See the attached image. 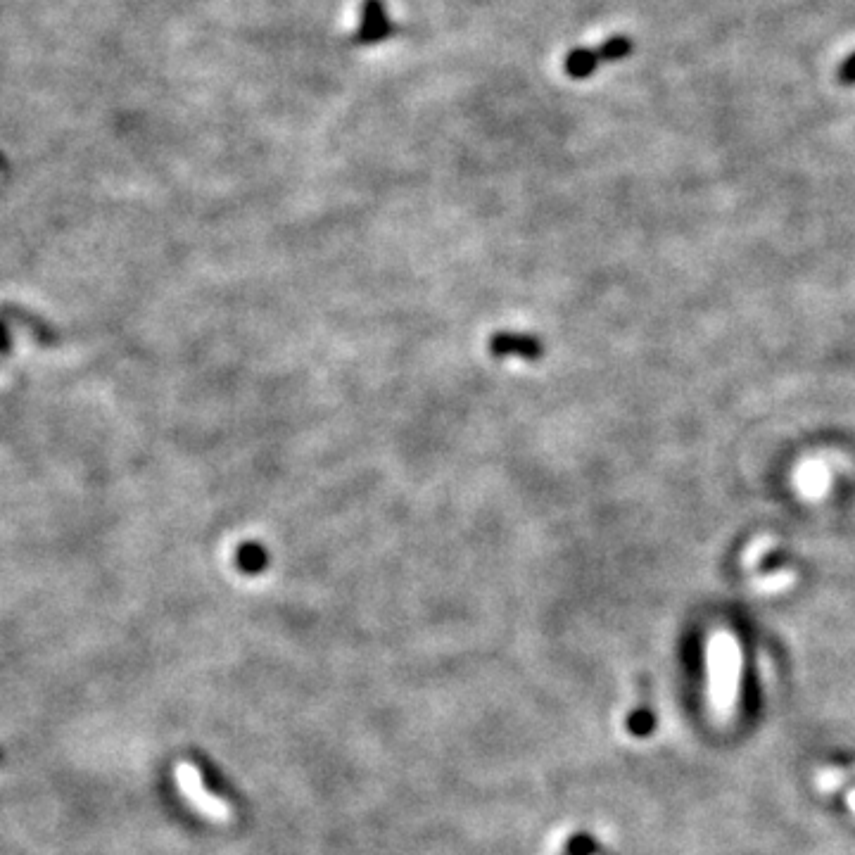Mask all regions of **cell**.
<instances>
[{
  "label": "cell",
  "mask_w": 855,
  "mask_h": 855,
  "mask_svg": "<svg viewBox=\"0 0 855 855\" xmlns=\"http://www.w3.org/2000/svg\"><path fill=\"white\" fill-rule=\"evenodd\" d=\"M392 31H395V27H392V19L383 0H364V5H361V22L357 34H354V41L361 43V46H376V43L388 41Z\"/></svg>",
  "instance_id": "obj_2"
},
{
  "label": "cell",
  "mask_w": 855,
  "mask_h": 855,
  "mask_svg": "<svg viewBox=\"0 0 855 855\" xmlns=\"http://www.w3.org/2000/svg\"><path fill=\"white\" fill-rule=\"evenodd\" d=\"M176 782H179L181 794L186 796V801L198 810V813L217 822L231 820V808H228L224 801H219L214 794H209L205 789V782H202L200 770L195 768V765L190 763L176 765Z\"/></svg>",
  "instance_id": "obj_1"
},
{
  "label": "cell",
  "mask_w": 855,
  "mask_h": 855,
  "mask_svg": "<svg viewBox=\"0 0 855 855\" xmlns=\"http://www.w3.org/2000/svg\"><path fill=\"white\" fill-rule=\"evenodd\" d=\"M599 62L601 57L597 53V48H575L570 50L566 60H563V69H566L570 79H587V76L597 72Z\"/></svg>",
  "instance_id": "obj_3"
},
{
  "label": "cell",
  "mask_w": 855,
  "mask_h": 855,
  "mask_svg": "<svg viewBox=\"0 0 855 855\" xmlns=\"http://www.w3.org/2000/svg\"><path fill=\"white\" fill-rule=\"evenodd\" d=\"M601 62H618L625 60L632 53V41L627 36H611L608 41L597 48Z\"/></svg>",
  "instance_id": "obj_4"
},
{
  "label": "cell",
  "mask_w": 855,
  "mask_h": 855,
  "mask_svg": "<svg viewBox=\"0 0 855 855\" xmlns=\"http://www.w3.org/2000/svg\"><path fill=\"white\" fill-rule=\"evenodd\" d=\"M839 79H841V84H846V86H853L855 84V53L851 57H848L844 65H841Z\"/></svg>",
  "instance_id": "obj_5"
}]
</instances>
